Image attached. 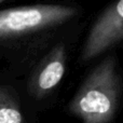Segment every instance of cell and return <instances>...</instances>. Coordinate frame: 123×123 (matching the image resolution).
<instances>
[{
  "instance_id": "6da1fadb",
  "label": "cell",
  "mask_w": 123,
  "mask_h": 123,
  "mask_svg": "<svg viewBox=\"0 0 123 123\" xmlns=\"http://www.w3.org/2000/svg\"><path fill=\"white\" fill-rule=\"evenodd\" d=\"M81 17V8L71 3L1 10L0 61L6 64L12 76L28 74L55 44L71 40Z\"/></svg>"
},
{
  "instance_id": "7a4b0ae2",
  "label": "cell",
  "mask_w": 123,
  "mask_h": 123,
  "mask_svg": "<svg viewBox=\"0 0 123 123\" xmlns=\"http://www.w3.org/2000/svg\"><path fill=\"white\" fill-rule=\"evenodd\" d=\"M122 78L117 55L110 54L85 77L68 105V110L82 123H109L119 107Z\"/></svg>"
},
{
  "instance_id": "5b68a950",
  "label": "cell",
  "mask_w": 123,
  "mask_h": 123,
  "mask_svg": "<svg viewBox=\"0 0 123 123\" xmlns=\"http://www.w3.org/2000/svg\"><path fill=\"white\" fill-rule=\"evenodd\" d=\"M0 123H27L18 85L0 78Z\"/></svg>"
},
{
  "instance_id": "3957f363",
  "label": "cell",
  "mask_w": 123,
  "mask_h": 123,
  "mask_svg": "<svg viewBox=\"0 0 123 123\" xmlns=\"http://www.w3.org/2000/svg\"><path fill=\"white\" fill-rule=\"evenodd\" d=\"M70 41L64 40L55 44L28 72L24 91L32 102L49 99L60 86L67 68Z\"/></svg>"
},
{
  "instance_id": "8992f818",
  "label": "cell",
  "mask_w": 123,
  "mask_h": 123,
  "mask_svg": "<svg viewBox=\"0 0 123 123\" xmlns=\"http://www.w3.org/2000/svg\"><path fill=\"white\" fill-rule=\"evenodd\" d=\"M6 0H0V4L3 3V2H6Z\"/></svg>"
},
{
  "instance_id": "277c9868",
  "label": "cell",
  "mask_w": 123,
  "mask_h": 123,
  "mask_svg": "<svg viewBox=\"0 0 123 123\" xmlns=\"http://www.w3.org/2000/svg\"><path fill=\"white\" fill-rule=\"evenodd\" d=\"M123 39V0H115L104 9L86 37L80 61H93L118 45Z\"/></svg>"
}]
</instances>
